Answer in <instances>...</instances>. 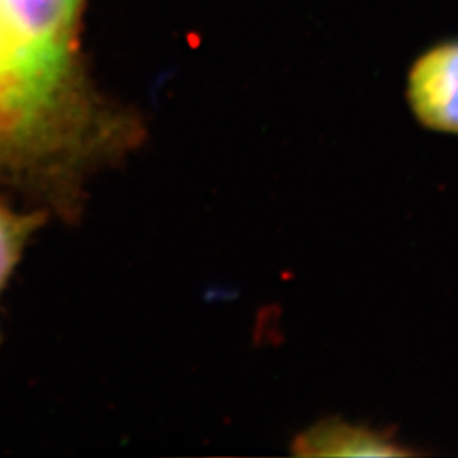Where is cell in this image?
Segmentation results:
<instances>
[{"mask_svg": "<svg viewBox=\"0 0 458 458\" xmlns=\"http://www.w3.org/2000/svg\"><path fill=\"white\" fill-rule=\"evenodd\" d=\"M408 100L426 128L458 134V41L438 45L416 60L408 79Z\"/></svg>", "mask_w": 458, "mask_h": 458, "instance_id": "obj_1", "label": "cell"}, {"mask_svg": "<svg viewBox=\"0 0 458 458\" xmlns=\"http://www.w3.org/2000/svg\"><path fill=\"white\" fill-rule=\"evenodd\" d=\"M293 452L299 457H404L414 454L395 442L391 433L338 418L319 421L295 437Z\"/></svg>", "mask_w": 458, "mask_h": 458, "instance_id": "obj_2", "label": "cell"}, {"mask_svg": "<svg viewBox=\"0 0 458 458\" xmlns=\"http://www.w3.org/2000/svg\"><path fill=\"white\" fill-rule=\"evenodd\" d=\"M49 219V214L43 209L30 208L28 211H21L0 196V294L16 274L34 234Z\"/></svg>", "mask_w": 458, "mask_h": 458, "instance_id": "obj_3", "label": "cell"}]
</instances>
